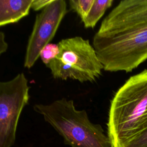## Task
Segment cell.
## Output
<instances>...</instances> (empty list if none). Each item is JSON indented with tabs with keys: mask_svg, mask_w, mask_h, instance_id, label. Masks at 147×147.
I'll list each match as a JSON object with an SVG mask.
<instances>
[{
	"mask_svg": "<svg viewBox=\"0 0 147 147\" xmlns=\"http://www.w3.org/2000/svg\"><path fill=\"white\" fill-rule=\"evenodd\" d=\"M147 127V69L131 76L117 91L109 109L107 134L122 147Z\"/></svg>",
	"mask_w": 147,
	"mask_h": 147,
	"instance_id": "cell-1",
	"label": "cell"
},
{
	"mask_svg": "<svg viewBox=\"0 0 147 147\" xmlns=\"http://www.w3.org/2000/svg\"><path fill=\"white\" fill-rule=\"evenodd\" d=\"M33 110L41 115L71 147H112L99 124L92 123L86 110H77L73 100L65 98L49 104H35Z\"/></svg>",
	"mask_w": 147,
	"mask_h": 147,
	"instance_id": "cell-2",
	"label": "cell"
},
{
	"mask_svg": "<svg viewBox=\"0 0 147 147\" xmlns=\"http://www.w3.org/2000/svg\"><path fill=\"white\" fill-rule=\"evenodd\" d=\"M92 46L103 69L131 72L147 60V22L94 36Z\"/></svg>",
	"mask_w": 147,
	"mask_h": 147,
	"instance_id": "cell-3",
	"label": "cell"
},
{
	"mask_svg": "<svg viewBox=\"0 0 147 147\" xmlns=\"http://www.w3.org/2000/svg\"><path fill=\"white\" fill-rule=\"evenodd\" d=\"M59 53L47 65L55 79L92 82L103 67L88 40L80 36L62 39L57 44Z\"/></svg>",
	"mask_w": 147,
	"mask_h": 147,
	"instance_id": "cell-4",
	"label": "cell"
},
{
	"mask_svg": "<svg viewBox=\"0 0 147 147\" xmlns=\"http://www.w3.org/2000/svg\"><path fill=\"white\" fill-rule=\"evenodd\" d=\"M29 89L23 72L0 81V147L14 145L20 117L29 100Z\"/></svg>",
	"mask_w": 147,
	"mask_h": 147,
	"instance_id": "cell-5",
	"label": "cell"
},
{
	"mask_svg": "<svg viewBox=\"0 0 147 147\" xmlns=\"http://www.w3.org/2000/svg\"><path fill=\"white\" fill-rule=\"evenodd\" d=\"M68 13L64 0L52 1L36 15L26 49L24 67L32 68L42 48L54 37L63 18Z\"/></svg>",
	"mask_w": 147,
	"mask_h": 147,
	"instance_id": "cell-6",
	"label": "cell"
},
{
	"mask_svg": "<svg viewBox=\"0 0 147 147\" xmlns=\"http://www.w3.org/2000/svg\"><path fill=\"white\" fill-rule=\"evenodd\" d=\"M147 22V0L121 1L102 22L98 32H110Z\"/></svg>",
	"mask_w": 147,
	"mask_h": 147,
	"instance_id": "cell-7",
	"label": "cell"
},
{
	"mask_svg": "<svg viewBox=\"0 0 147 147\" xmlns=\"http://www.w3.org/2000/svg\"><path fill=\"white\" fill-rule=\"evenodd\" d=\"M33 0H0V26L17 22L28 15Z\"/></svg>",
	"mask_w": 147,
	"mask_h": 147,
	"instance_id": "cell-8",
	"label": "cell"
},
{
	"mask_svg": "<svg viewBox=\"0 0 147 147\" xmlns=\"http://www.w3.org/2000/svg\"><path fill=\"white\" fill-rule=\"evenodd\" d=\"M113 2V0H94L88 13L82 21L84 26L86 28H93Z\"/></svg>",
	"mask_w": 147,
	"mask_h": 147,
	"instance_id": "cell-9",
	"label": "cell"
},
{
	"mask_svg": "<svg viewBox=\"0 0 147 147\" xmlns=\"http://www.w3.org/2000/svg\"><path fill=\"white\" fill-rule=\"evenodd\" d=\"M94 0H69L70 9L76 13L82 21L88 13Z\"/></svg>",
	"mask_w": 147,
	"mask_h": 147,
	"instance_id": "cell-10",
	"label": "cell"
},
{
	"mask_svg": "<svg viewBox=\"0 0 147 147\" xmlns=\"http://www.w3.org/2000/svg\"><path fill=\"white\" fill-rule=\"evenodd\" d=\"M59 46L57 44L49 43L41 50L40 57L42 63L47 65L59 53Z\"/></svg>",
	"mask_w": 147,
	"mask_h": 147,
	"instance_id": "cell-11",
	"label": "cell"
},
{
	"mask_svg": "<svg viewBox=\"0 0 147 147\" xmlns=\"http://www.w3.org/2000/svg\"><path fill=\"white\" fill-rule=\"evenodd\" d=\"M122 147H147V127L127 141Z\"/></svg>",
	"mask_w": 147,
	"mask_h": 147,
	"instance_id": "cell-12",
	"label": "cell"
},
{
	"mask_svg": "<svg viewBox=\"0 0 147 147\" xmlns=\"http://www.w3.org/2000/svg\"><path fill=\"white\" fill-rule=\"evenodd\" d=\"M52 1V0H33L31 9L34 11L42 10Z\"/></svg>",
	"mask_w": 147,
	"mask_h": 147,
	"instance_id": "cell-13",
	"label": "cell"
},
{
	"mask_svg": "<svg viewBox=\"0 0 147 147\" xmlns=\"http://www.w3.org/2000/svg\"><path fill=\"white\" fill-rule=\"evenodd\" d=\"M8 48V44L5 40V35L3 32L0 31V56L6 52Z\"/></svg>",
	"mask_w": 147,
	"mask_h": 147,
	"instance_id": "cell-14",
	"label": "cell"
},
{
	"mask_svg": "<svg viewBox=\"0 0 147 147\" xmlns=\"http://www.w3.org/2000/svg\"><path fill=\"white\" fill-rule=\"evenodd\" d=\"M112 147H114V146H112Z\"/></svg>",
	"mask_w": 147,
	"mask_h": 147,
	"instance_id": "cell-15",
	"label": "cell"
}]
</instances>
